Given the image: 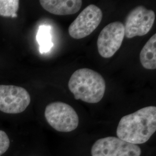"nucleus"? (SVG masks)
Wrapping results in <instances>:
<instances>
[{"label": "nucleus", "instance_id": "423d86ee", "mask_svg": "<svg viewBox=\"0 0 156 156\" xmlns=\"http://www.w3.org/2000/svg\"><path fill=\"white\" fill-rule=\"evenodd\" d=\"M155 13L143 6L135 7L126 17L124 26L125 36L127 38L144 36L152 28L155 20Z\"/></svg>", "mask_w": 156, "mask_h": 156}, {"label": "nucleus", "instance_id": "9b49d317", "mask_svg": "<svg viewBox=\"0 0 156 156\" xmlns=\"http://www.w3.org/2000/svg\"><path fill=\"white\" fill-rule=\"evenodd\" d=\"M51 35V27L47 25H42L39 27L37 40L39 46V51L41 54L48 53L53 46Z\"/></svg>", "mask_w": 156, "mask_h": 156}, {"label": "nucleus", "instance_id": "20e7f679", "mask_svg": "<svg viewBox=\"0 0 156 156\" xmlns=\"http://www.w3.org/2000/svg\"><path fill=\"white\" fill-rule=\"evenodd\" d=\"M30 102V95L25 89L13 85H0V111L8 114L20 113Z\"/></svg>", "mask_w": 156, "mask_h": 156}, {"label": "nucleus", "instance_id": "f257e3e1", "mask_svg": "<svg viewBox=\"0 0 156 156\" xmlns=\"http://www.w3.org/2000/svg\"><path fill=\"white\" fill-rule=\"evenodd\" d=\"M156 131V107L147 106L122 117L117 126V138L138 145L147 142Z\"/></svg>", "mask_w": 156, "mask_h": 156}, {"label": "nucleus", "instance_id": "6e6552de", "mask_svg": "<svg viewBox=\"0 0 156 156\" xmlns=\"http://www.w3.org/2000/svg\"><path fill=\"white\" fill-rule=\"evenodd\" d=\"M125 36L124 26L120 22H114L102 30L97 39L99 54L105 58H111L119 50Z\"/></svg>", "mask_w": 156, "mask_h": 156}, {"label": "nucleus", "instance_id": "7ed1b4c3", "mask_svg": "<svg viewBox=\"0 0 156 156\" xmlns=\"http://www.w3.org/2000/svg\"><path fill=\"white\" fill-rule=\"evenodd\" d=\"M45 116L50 126L59 132L73 131L79 125L76 112L72 106L62 102H55L47 105Z\"/></svg>", "mask_w": 156, "mask_h": 156}, {"label": "nucleus", "instance_id": "f03ea898", "mask_svg": "<svg viewBox=\"0 0 156 156\" xmlns=\"http://www.w3.org/2000/svg\"><path fill=\"white\" fill-rule=\"evenodd\" d=\"M68 87L75 100L96 104L104 95L106 83L99 73L84 68L73 73L68 82Z\"/></svg>", "mask_w": 156, "mask_h": 156}, {"label": "nucleus", "instance_id": "9d476101", "mask_svg": "<svg viewBox=\"0 0 156 156\" xmlns=\"http://www.w3.org/2000/svg\"><path fill=\"white\" fill-rule=\"evenodd\" d=\"M140 62L147 69H156V34H154L140 52Z\"/></svg>", "mask_w": 156, "mask_h": 156}, {"label": "nucleus", "instance_id": "f8f14e48", "mask_svg": "<svg viewBox=\"0 0 156 156\" xmlns=\"http://www.w3.org/2000/svg\"><path fill=\"white\" fill-rule=\"evenodd\" d=\"M19 8L18 0H0V16L6 17H16Z\"/></svg>", "mask_w": 156, "mask_h": 156}, {"label": "nucleus", "instance_id": "0eeeda50", "mask_svg": "<svg viewBox=\"0 0 156 156\" xmlns=\"http://www.w3.org/2000/svg\"><path fill=\"white\" fill-rule=\"evenodd\" d=\"M138 146L125 142L115 136L97 140L92 146V156H140Z\"/></svg>", "mask_w": 156, "mask_h": 156}, {"label": "nucleus", "instance_id": "ddd939ff", "mask_svg": "<svg viewBox=\"0 0 156 156\" xmlns=\"http://www.w3.org/2000/svg\"><path fill=\"white\" fill-rule=\"evenodd\" d=\"M11 141L4 131L0 130V156L5 154L10 146Z\"/></svg>", "mask_w": 156, "mask_h": 156}, {"label": "nucleus", "instance_id": "1a4fd4ad", "mask_svg": "<svg viewBox=\"0 0 156 156\" xmlns=\"http://www.w3.org/2000/svg\"><path fill=\"white\" fill-rule=\"evenodd\" d=\"M39 2L46 11L58 16L75 14L82 5L81 0H41Z\"/></svg>", "mask_w": 156, "mask_h": 156}, {"label": "nucleus", "instance_id": "39448f33", "mask_svg": "<svg viewBox=\"0 0 156 156\" xmlns=\"http://www.w3.org/2000/svg\"><path fill=\"white\" fill-rule=\"evenodd\" d=\"M102 16V12L99 7L93 4L87 6L69 26V35L76 39L89 36L100 25Z\"/></svg>", "mask_w": 156, "mask_h": 156}]
</instances>
